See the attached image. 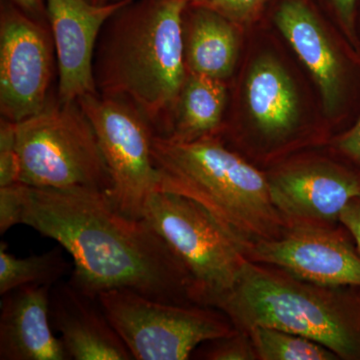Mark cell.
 <instances>
[{
    "label": "cell",
    "mask_w": 360,
    "mask_h": 360,
    "mask_svg": "<svg viewBox=\"0 0 360 360\" xmlns=\"http://www.w3.org/2000/svg\"><path fill=\"white\" fill-rule=\"evenodd\" d=\"M189 0H129L97 40L94 75L101 96L117 97L168 136L187 77L184 15Z\"/></svg>",
    "instance_id": "2"
},
{
    "label": "cell",
    "mask_w": 360,
    "mask_h": 360,
    "mask_svg": "<svg viewBox=\"0 0 360 360\" xmlns=\"http://www.w3.org/2000/svg\"><path fill=\"white\" fill-rule=\"evenodd\" d=\"M77 103L94 127L110 170L111 203L127 217L143 219L146 203L158 187L151 151L155 129L124 99L96 94Z\"/></svg>",
    "instance_id": "8"
},
{
    "label": "cell",
    "mask_w": 360,
    "mask_h": 360,
    "mask_svg": "<svg viewBox=\"0 0 360 360\" xmlns=\"http://www.w3.org/2000/svg\"><path fill=\"white\" fill-rule=\"evenodd\" d=\"M20 184L110 194L112 182L94 127L79 103H49L16 123Z\"/></svg>",
    "instance_id": "5"
},
{
    "label": "cell",
    "mask_w": 360,
    "mask_h": 360,
    "mask_svg": "<svg viewBox=\"0 0 360 360\" xmlns=\"http://www.w3.org/2000/svg\"><path fill=\"white\" fill-rule=\"evenodd\" d=\"M269 181L271 200L288 226L335 224L345 206L360 196L359 175L336 168H295Z\"/></svg>",
    "instance_id": "12"
},
{
    "label": "cell",
    "mask_w": 360,
    "mask_h": 360,
    "mask_svg": "<svg viewBox=\"0 0 360 360\" xmlns=\"http://www.w3.org/2000/svg\"><path fill=\"white\" fill-rule=\"evenodd\" d=\"M49 316L70 360L134 359L98 300L70 283L52 286Z\"/></svg>",
    "instance_id": "13"
},
{
    "label": "cell",
    "mask_w": 360,
    "mask_h": 360,
    "mask_svg": "<svg viewBox=\"0 0 360 360\" xmlns=\"http://www.w3.org/2000/svg\"><path fill=\"white\" fill-rule=\"evenodd\" d=\"M246 99L251 116L264 134H285L297 122L295 85L274 58L264 56L255 61L246 80Z\"/></svg>",
    "instance_id": "17"
},
{
    "label": "cell",
    "mask_w": 360,
    "mask_h": 360,
    "mask_svg": "<svg viewBox=\"0 0 360 360\" xmlns=\"http://www.w3.org/2000/svg\"><path fill=\"white\" fill-rule=\"evenodd\" d=\"M266 1L267 0H189V4L215 11L238 25L253 20Z\"/></svg>",
    "instance_id": "23"
},
{
    "label": "cell",
    "mask_w": 360,
    "mask_h": 360,
    "mask_svg": "<svg viewBox=\"0 0 360 360\" xmlns=\"http://www.w3.org/2000/svg\"><path fill=\"white\" fill-rule=\"evenodd\" d=\"M212 307L238 331L266 326L304 336L338 355L360 360V288L326 286L248 260Z\"/></svg>",
    "instance_id": "4"
},
{
    "label": "cell",
    "mask_w": 360,
    "mask_h": 360,
    "mask_svg": "<svg viewBox=\"0 0 360 360\" xmlns=\"http://www.w3.org/2000/svg\"><path fill=\"white\" fill-rule=\"evenodd\" d=\"M86 1L94 4V6H103V4H110V2L113 1V0H86Z\"/></svg>",
    "instance_id": "29"
},
{
    "label": "cell",
    "mask_w": 360,
    "mask_h": 360,
    "mask_svg": "<svg viewBox=\"0 0 360 360\" xmlns=\"http://www.w3.org/2000/svg\"><path fill=\"white\" fill-rule=\"evenodd\" d=\"M257 359L335 360L340 359L328 347L281 329L255 326L248 331Z\"/></svg>",
    "instance_id": "20"
},
{
    "label": "cell",
    "mask_w": 360,
    "mask_h": 360,
    "mask_svg": "<svg viewBox=\"0 0 360 360\" xmlns=\"http://www.w3.org/2000/svg\"><path fill=\"white\" fill-rule=\"evenodd\" d=\"M51 285H27L2 295L0 359L70 360L60 338L52 333Z\"/></svg>",
    "instance_id": "14"
},
{
    "label": "cell",
    "mask_w": 360,
    "mask_h": 360,
    "mask_svg": "<svg viewBox=\"0 0 360 360\" xmlns=\"http://www.w3.org/2000/svg\"><path fill=\"white\" fill-rule=\"evenodd\" d=\"M97 300L136 360L187 359L203 343L236 331L226 315L205 305L160 302L117 290Z\"/></svg>",
    "instance_id": "7"
},
{
    "label": "cell",
    "mask_w": 360,
    "mask_h": 360,
    "mask_svg": "<svg viewBox=\"0 0 360 360\" xmlns=\"http://www.w3.org/2000/svg\"><path fill=\"white\" fill-rule=\"evenodd\" d=\"M22 184L0 187V233L20 224Z\"/></svg>",
    "instance_id": "24"
},
{
    "label": "cell",
    "mask_w": 360,
    "mask_h": 360,
    "mask_svg": "<svg viewBox=\"0 0 360 360\" xmlns=\"http://www.w3.org/2000/svg\"><path fill=\"white\" fill-rule=\"evenodd\" d=\"M336 146L343 155L360 165V118L352 129L338 139Z\"/></svg>",
    "instance_id": "26"
},
{
    "label": "cell",
    "mask_w": 360,
    "mask_h": 360,
    "mask_svg": "<svg viewBox=\"0 0 360 360\" xmlns=\"http://www.w3.org/2000/svg\"><path fill=\"white\" fill-rule=\"evenodd\" d=\"M56 49L47 26L2 2L0 11V112L14 123L49 103Z\"/></svg>",
    "instance_id": "9"
},
{
    "label": "cell",
    "mask_w": 360,
    "mask_h": 360,
    "mask_svg": "<svg viewBox=\"0 0 360 360\" xmlns=\"http://www.w3.org/2000/svg\"><path fill=\"white\" fill-rule=\"evenodd\" d=\"M355 2L356 0H333L336 13L348 32H352L354 27Z\"/></svg>",
    "instance_id": "28"
},
{
    "label": "cell",
    "mask_w": 360,
    "mask_h": 360,
    "mask_svg": "<svg viewBox=\"0 0 360 360\" xmlns=\"http://www.w3.org/2000/svg\"><path fill=\"white\" fill-rule=\"evenodd\" d=\"M20 224L70 253L68 283L84 295L130 290L160 302L198 304L193 278L167 241L146 219L118 212L108 193L22 184Z\"/></svg>",
    "instance_id": "1"
},
{
    "label": "cell",
    "mask_w": 360,
    "mask_h": 360,
    "mask_svg": "<svg viewBox=\"0 0 360 360\" xmlns=\"http://www.w3.org/2000/svg\"><path fill=\"white\" fill-rule=\"evenodd\" d=\"M210 345L202 354L203 359L210 360L257 359L250 335L236 330L233 335L210 341Z\"/></svg>",
    "instance_id": "22"
},
{
    "label": "cell",
    "mask_w": 360,
    "mask_h": 360,
    "mask_svg": "<svg viewBox=\"0 0 360 360\" xmlns=\"http://www.w3.org/2000/svg\"><path fill=\"white\" fill-rule=\"evenodd\" d=\"M143 219L188 270L198 304L212 307L233 288L250 260L243 243L202 205L186 196L156 191L146 203Z\"/></svg>",
    "instance_id": "6"
},
{
    "label": "cell",
    "mask_w": 360,
    "mask_h": 360,
    "mask_svg": "<svg viewBox=\"0 0 360 360\" xmlns=\"http://www.w3.org/2000/svg\"><path fill=\"white\" fill-rule=\"evenodd\" d=\"M274 20L319 85L324 110H335L342 89V63L316 16L302 0H284Z\"/></svg>",
    "instance_id": "15"
},
{
    "label": "cell",
    "mask_w": 360,
    "mask_h": 360,
    "mask_svg": "<svg viewBox=\"0 0 360 360\" xmlns=\"http://www.w3.org/2000/svg\"><path fill=\"white\" fill-rule=\"evenodd\" d=\"M225 103L226 89L222 80L187 73L167 137L177 141L210 137L221 123Z\"/></svg>",
    "instance_id": "18"
},
{
    "label": "cell",
    "mask_w": 360,
    "mask_h": 360,
    "mask_svg": "<svg viewBox=\"0 0 360 360\" xmlns=\"http://www.w3.org/2000/svg\"><path fill=\"white\" fill-rule=\"evenodd\" d=\"M6 1L18 7L22 13L27 14L33 20L39 21L45 25L49 22L45 0H6Z\"/></svg>",
    "instance_id": "27"
},
{
    "label": "cell",
    "mask_w": 360,
    "mask_h": 360,
    "mask_svg": "<svg viewBox=\"0 0 360 360\" xmlns=\"http://www.w3.org/2000/svg\"><path fill=\"white\" fill-rule=\"evenodd\" d=\"M184 18V59L187 72L224 80L231 77L238 56L236 23L215 11L193 6Z\"/></svg>",
    "instance_id": "16"
},
{
    "label": "cell",
    "mask_w": 360,
    "mask_h": 360,
    "mask_svg": "<svg viewBox=\"0 0 360 360\" xmlns=\"http://www.w3.org/2000/svg\"><path fill=\"white\" fill-rule=\"evenodd\" d=\"M58 68V101L98 94L94 75L97 40L106 21L129 0L94 6L86 0H45Z\"/></svg>",
    "instance_id": "11"
},
{
    "label": "cell",
    "mask_w": 360,
    "mask_h": 360,
    "mask_svg": "<svg viewBox=\"0 0 360 360\" xmlns=\"http://www.w3.org/2000/svg\"><path fill=\"white\" fill-rule=\"evenodd\" d=\"M251 262L271 265L326 286L360 288V253L340 232L314 225H292L283 236L250 245Z\"/></svg>",
    "instance_id": "10"
},
{
    "label": "cell",
    "mask_w": 360,
    "mask_h": 360,
    "mask_svg": "<svg viewBox=\"0 0 360 360\" xmlns=\"http://www.w3.org/2000/svg\"><path fill=\"white\" fill-rule=\"evenodd\" d=\"M113 1H115V0H113Z\"/></svg>",
    "instance_id": "30"
},
{
    "label": "cell",
    "mask_w": 360,
    "mask_h": 360,
    "mask_svg": "<svg viewBox=\"0 0 360 360\" xmlns=\"http://www.w3.org/2000/svg\"><path fill=\"white\" fill-rule=\"evenodd\" d=\"M20 184V163L16 148V123L0 122V187Z\"/></svg>",
    "instance_id": "21"
},
{
    "label": "cell",
    "mask_w": 360,
    "mask_h": 360,
    "mask_svg": "<svg viewBox=\"0 0 360 360\" xmlns=\"http://www.w3.org/2000/svg\"><path fill=\"white\" fill-rule=\"evenodd\" d=\"M68 270V264L60 248L32 255L16 257L0 245V295L27 285H51L58 283Z\"/></svg>",
    "instance_id": "19"
},
{
    "label": "cell",
    "mask_w": 360,
    "mask_h": 360,
    "mask_svg": "<svg viewBox=\"0 0 360 360\" xmlns=\"http://www.w3.org/2000/svg\"><path fill=\"white\" fill-rule=\"evenodd\" d=\"M340 222L354 239L360 253V196L355 198L341 212Z\"/></svg>",
    "instance_id": "25"
},
{
    "label": "cell",
    "mask_w": 360,
    "mask_h": 360,
    "mask_svg": "<svg viewBox=\"0 0 360 360\" xmlns=\"http://www.w3.org/2000/svg\"><path fill=\"white\" fill-rule=\"evenodd\" d=\"M151 151L158 191L200 203L246 250L290 227L271 200L269 179L212 137L177 141L155 134Z\"/></svg>",
    "instance_id": "3"
}]
</instances>
